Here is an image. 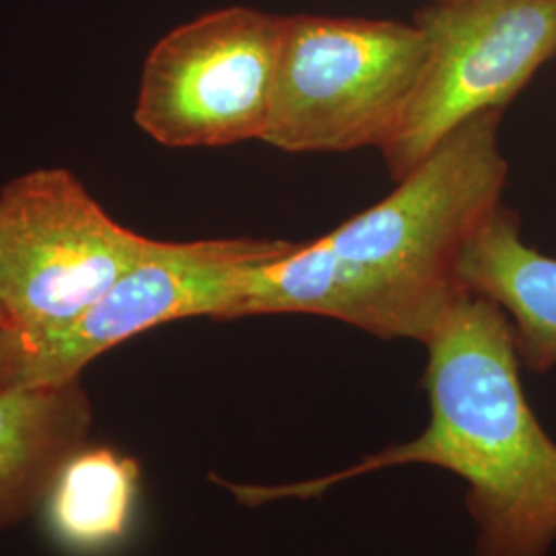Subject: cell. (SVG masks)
<instances>
[{"label": "cell", "instance_id": "obj_1", "mask_svg": "<svg viewBox=\"0 0 556 556\" xmlns=\"http://www.w3.org/2000/svg\"><path fill=\"white\" fill-rule=\"evenodd\" d=\"M501 116L464 119L381 202L254 266L229 319L309 314L425 344L470 293L459 275L464 252L501 206Z\"/></svg>", "mask_w": 556, "mask_h": 556}, {"label": "cell", "instance_id": "obj_2", "mask_svg": "<svg viewBox=\"0 0 556 556\" xmlns=\"http://www.w3.org/2000/svg\"><path fill=\"white\" fill-rule=\"evenodd\" d=\"M431 418L410 441L353 466L280 486L215 478L245 507L316 498L351 478L394 466H435L466 482L477 556H546L556 542V441L540 425L519 378L507 314L468 293L425 342Z\"/></svg>", "mask_w": 556, "mask_h": 556}, {"label": "cell", "instance_id": "obj_3", "mask_svg": "<svg viewBox=\"0 0 556 556\" xmlns=\"http://www.w3.org/2000/svg\"><path fill=\"white\" fill-rule=\"evenodd\" d=\"M427 40L417 23L285 17L264 142L287 153L383 149L417 96Z\"/></svg>", "mask_w": 556, "mask_h": 556}, {"label": "cell", "instance_id": "obj_4", "mask_svg": "<svg viewBox=\"0 0 556 556\" xmlns=\"http://www.w3.org/2000/svg\"><path fill=\"white\" fill-rule=\"evenodd\" d=\"M153 239L110 219L66 169H40L0 192V337L38 338L85 314Z\"/></svg>", "mask_w": 556, "mask_h": 556}, {"label": "cell", "instance_id": "obj_5", "mask_svg": "<svg viewBox=\"0 0 556 556\" xmlns=\"http://www.w3.org/2000/svg\"><path fill=\"white\" fill-rule=\"evenodd\" d=\"M282 239L155 241L85 314L38 338L0 337V392L60 386L112 346L155 326L208 316L229 319L256 264L289 254Z\"/></svg>", "mask_w": 556, "mask_h": 556}, {"label": "cell", "instance_id": "obj_6", "mask_svg": "<svg viewBox=\"0 0 556 556\" xmlns=\"http://www.w3.org/2000/svg\"><path fill=\"white\" fill-rule=\"evenodd\" d=\"M285 17L227 7L169 31L147 56L135 118L165 147L264 139Z\"/></svg>", "mask_w": 556, "mask_h": 556}, {"label": "cell", "instance_id": "obj_7", "mask_svg": "<svg viewBox=\"0 0 556 556\" xmlns=\"http://www.w3.org/2000/svg\"><path fill=\"white\" fill-rule=\"evenodd\" d=\"M427 64L394 137L381 149L402 179L464 119L505 110L556 56V0H447L415 17Z\"/></svg>", "mask_w": 556, "mask_h": 556}, {"label": "cell", "instance_id": "obj_8", "mask_svg": "<svg viewBox=\"0 0 556 556\" xmlns=\"http://www.w3.org/2000/svg\"><path fill=\"white\" fill-rule=\"evenodd\" d=\"M91 422L79 378L0 392V528L40 509L60 468L87 445Z\"/></svg>", "mask_w": 556, "mask_h": 556}, {"label": "cell", "instance_id": "obj_9", "mask_svg": "<svg viewBox=\"0 0 556 556\" xmlns=\"http://www.w3.org/2000/svg\"><path fill=\"white\" fill-rule=\"evenodd\" d=\"M459 275L470 293L491 299L507 314L521 363L532 374L551 371L556 365V258L523 243L517 213L498 206L470 239Z\"/></svg>", "mask_w": 556, "mask_h": 556}, {"label": "cell", "instance_id": "obj_10", "mask_svg": "<svg viewBox=\"0 0 556 556\" xmlns=\"http://www.w3.org/2000/svg\"><path fill=\"white\" fill-rule=\"evenodd\" d=\"M137 459L112 447H80L60 468L41 503L50 536L62 548L96 555L122 542L139 498Z\"/></svg>", "mask_w": 556, "mask_h": 556}, {"label": "cell", "instance_id": "obj_11", "mask_svg": "<svg viewBox=\"0 0 556 556\" xmlns=\"http://www.w3.org/2000/svg\"><path fill=\"white\" fill-rule=\"evenodd\" d=\"M433 2H447V0H433Z\"/></svg>", "mask_w": 556, "mask_h": 556}, {"label": "cell", "instance_id": "obj_12", "mask_svg": "<svg viewBox=\"0 0 556 556\" xmlns=\"http://www.w3.org/2000/svg\"><path fill=\"white\" fill-rule=\"evenodd\" d=\"M0 324H2V314H0Z\"/></svg>", "mask_w": 556, "mask_h": 556}]
</instances>
